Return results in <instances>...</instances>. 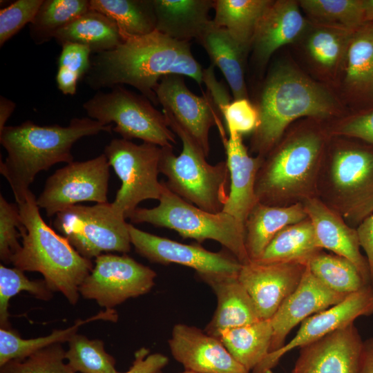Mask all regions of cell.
I'll return each mask as SVG.
<instances>
[{
  "label": "cell",
  "instance_id": "obj_37",
  "mask_svg": "<svg viewBox=\"0 0 373 373\" xmlns=\"http://www.w3.org/2000/svg\"><path fill=\"white\" fill-rule=\"evenodd\" d=\"M346 82L356 88L373 90V28L358 31L349 40Z\"/></svg>",
  "mask_w": 373,
  "mask_h": 373
},
{
  "label": "cell",
  "instance_id": "obj_22",
  "mask_svg": "<svg viewBox=\"0 0 373 373\" xmlns=\"http://www.w3.org/2000/svg\"><path fill=\"white\" fill-rule=\"evenodd\" d=\"M229 171V191L222 211L227 213L245 224L252 208L258 202L255 186L258 171L264 158L251 156L238 133L221 136Z\"/></svg>",
  "mask_w": 373,
  "mask_h": 373
},
{
  "label": "cell",
  "instance_id": "obj_50",
  "mask_svg": "<svg viewBox=\"0 0 373 373\" xmlns=\"http://www.w3.org/2000/svg\"><path fill=\"white\" fill-rule=\"evenodd\" d=\"M80 77L68 70L58 68L56 82L59 90L65 95H74Z\"/></svg>",
  "mask_w": 373,
  "mask_h": 373
},
{
  "label": "cell",
  "instance_id": "obj_44",
  "mask_svg": "<svg viewBox=\"0 0 373 373\" xmlns=\"http://www.w3.org/2000/svg\"><path fill=\"white\" fill-rule=\"evenodd\" d=\"M343 48L340 35L332 30H317L307 41V49L312 58L325 67L330 68L337 63Z\"/></svg>",
  "mask_w": 373,
  "mask_h": 373
},
{
  "label": "cell",
  "instance_id": "obj_36",
  "mask_svg": "<svg viewBox=\"0 0 373 373\" xmlns=\"http://www.w3.org/2000/svg\"><path fill=\"white\" fill-rule=\"evenodd\" d=\"M68 347L65 357L75 373L117 372L115 358L105 351L103 341L77 333L68 341Z\"/></svg>",
  "mask_w": 373,
  "mask_h": 373
},
{
  "label": "cell",
  "instance_id": "obj_31",
  "mask_svg": "<svg viewBox=\"0 0 373 373\" xmlns=\"http://www.w3.org/2000/svg\"><path fill=\"white\" fill-rule=\"evenodd\" d=\"M272 336L270 318L224 330L218 339L234 359L250 372L269 353Z\"/></svg>",
  "mask_w": 373,
  "mask_h": 373
},
{
  "label": "cell",
  "instance_id": "obj_48",
  "mask_svg": "<svg viewBox=\"0 0 373 373\" xmlns=\"http://www.w3.org/2000/svg\"><path fill=\"white\" fill-rule=\"evenodd\" d=\"M202 83L206 85L207 93L221 115L222 111L231 100L225 86L216 79L212 64L203 69Z\"/></svg>",
  "mask_w": 373,
  "mask_h": 373
},
{
  "label": "cell",
  "instance_id": "obj_25",
  "mask_svg": "<svg viewBox=\"0 0 373 373\" xmlns=\"http://www.w3.org/2000/svg\"><path fill=\"white\" fill-rule=\"evenodd\" d=\"M155 30L178 41H197L210 25L214 0H152Z\"/></svg>",
  "mask_w": 373,
  "mask_h": 373
},
{
  "label": "cell",
  "instance_id": "obj_7",
  "mask_svg": "<svg viewBox=\"0 0 373 373\" xmlns=\"http://www.w3.org/2000/svg\"><path fill=\"white\" fill-rule=\"evenodd\" d=\"M162 113L171 129L180 139L182 150L175 155L173 146L162 147L160 172L166 186L196 207L213 213L221 212L227 202L229 171L225 161L210 164L194 138L167 111Z\"/></svg>",
  "mask_w": 373,
  "mask_h": 373
},
{
  "label": "cell",
  "instance_id": "obj_11",
  "mask_svg": "<svg viewBox=\"0 0 373 373\" xmlns=\"http://www.w3.org/2000/svg\"><path fill=\"white\" fill-rule=\"evenodd\" d=\"M161 153L157 145L124 139H114L105 147L104 153L122 181L112 205L126 218L142 201L160 198L164 188L158 180Z\"/></svg>",
  "mask_w": 373,
  "mask_h": 373
},
{
  "label": "cell",
  "instance_id": "obj_2",
  "mask_svg": "<svg viewBox=\"0 0 373 373\" xmlns=\"http://www.w3.org/2000/svg\"><path fill=\"white\" fill-rule=\"evenodd\" d=\"M112 125H103L90 117L73 118L67 126H39L31 121L6 126L0 131V143L7 151L0 173L6 179L17 204L22 202L38 173L59 162H73V145L79 139L111 133Z\"/></svg>",
  "mask_w": 373,
  "mask_h": 373
},
{
  "label": "cell",
  "instance_id": "obj_24",
  "mask_svg": "<svg viewBox=\"0 0 373 373\" xmlns=\"http://www.w3.org/2000/svg\"><path fill=\"white\" fill-rule=\"evenodd\" d=\"M217 298V307L204 332L219 337L224 330L246 326L260 321L256 306L238 276H212L200 278Z\"/></svg>",
  "mask_w": 373,
  "mask_h": 373
},
{
  "label": "cell",
  "instance_id": "obj_10",
  "mask_svg": "<svg viewBox=\"0 0 373 373\" xmlns=\"http://www.w3.org/2000/svg\"><path fill=\"white\" fill-rule=\"evenodd\" d=\"M126 219L107 202L70 207L56 214L53 225L79 254L90 260L102 252L131 250Z\"/></svg>",
  "mask_w": 373,
  "mask_h": 373
},
{
  "label": "cell",
  "instance_id": "obj_33",
  "mask_svg": "<svg viewBox=\"0 0 373 373\" xmlns=\"http://www.w3.org/2000/svg\"><path fill=\"white\" fill-rule=\"evenodd\" d=\"M91 9L110 18L117 25L123 41L155 30L152 0H90Z\"/></svg>",
  "mask_w": 373,
  "mask_h": 373
},
{
  "label": "cell",
  "instance_id": "obj_30",
  "mask_svg": "<svg viewBox=\"0 0 373 373\" xmlns=\"http://www.w3.org/2000/svg\"><path fill=\"white\" fill-rule=\"evenodd\" d=\"M321 250L323 249L317 245L313 225L307 217L281 230L254 261L307 265L309 259Z\"/></svg>",
  "mask_w": 373,
  "mask_h": 373
},
{
  "label": "cell",
  "instance_id": "obj_52",
  "mask_svg": "<svg viewBox=\"0 0 373 373\" xmlns=\"http://www.w3.org/2000/svg\"><path fill=\"white\" fill-rule=\"evenodd\" d=\"M15 103L3 96L0 97V131L3 129L7 120L15 109Z\"/></svg>",
  "mask_w": 373,
  "mask_h": 373
},
{
  "label": "cell",
  "instance_id": "obj_53",
  "mask_svg": "<svg viewBox=\"0 0 373 373\" xmlns=\"http://www.w3.org/2000/svg\"><path fill=\"white\" fill-rule=\"evenodd\" d=\"M365 20L373 19V0L363 1Z\"/></svg>",
  "mask_w": 373,
  "mask_h": 373
},
{
  "label": "cell",
  "instance_id": "obj_51",
  "mask_svg": "<svg viewBox=\"0 0 373 373\" xmlns=\"http://www.w3.org/2000/svg\"><path fill=\"white\" fill-rule=\"evenodd\" d=\"M358 373H373V338L363 341Z\"/></svg>",
  "mask_w": 373,
  "mask_h": 373
},
{
  "label": "cell",
  "instance_id": "obj_20",
  "mask_svg": "<svg viewBox=\"0 0 373 373\" xmlns=\"http://www.w3.org/2000/svg\"><path fill=\"white\" fill-rule=\"evenodd\" d=\"M347 295L327 287L311 273L307 266L298 287L271 318L273 336L269 353L285 345L286 336L299 323L341 303Z\"/></svg>",
  "mask_w": 373,
  "mask_h": 373
},
{
  "label": "cell",
  "instance_id": "obj_18",
  "mask_svg": "<svg viewBox=\"0 0 373 373\" xmlns=\"http://www.w3.org/2000/svg\"><path fill=\"white\" fill-rule=\"evenodd\" d=\"M363 341L354 323L300 347L291 373H358Z\"/></svg>",
  "mask_w": 373,
  "mask_h": 373
},
{
  "label": "cell",
  "instance_id": "obj_13",
  "mask_svg": "<svg viewBox=\"0 0 373 373\" xmlns=\"http://www.w3.org/2000/svg\"><path fill=\"white\" fill-rule=\"evenodd\" d=\"M95 263L79 291L106 309L148 293L155 284L156 273L127 255L102 254Z\"/></svg>",
  "mask_w": 373,
  "mask_h": 373
},
{
  "label": "cell",
  "instance_id": "obj_26",
  "mask_svg": "<svg viewBox=\"0 0 373 373\" xmlns=\"http://www.w3.org/2000/svg\"><path fill=\"white\" fill-rule=\"evenodd\" d=\"M307 218L303 203L278 207L257 202L245 222V247L250 261L256 260L281 230Z\"/></svg>",
  "mask_w": 373,
  "mask_h": 373
},
{
  "label": "cell",
  "instance_id": "obj_46",
  "mask_svg": "<svg viewBox=\"0 0 373 373\" xmlns=\"http://www.w3.org/2000/svg\"><path fill=\"white\" fill-rule=\"evenodd\" d=\"M332 134L356 138L373 145V111L345 120L332 131Z\"/></svg>",
  "mask_w": 373,
  "mask_h": 373
},
{
  "label": "cell",
  "instance_id": "obj_5",
  "mask_svg": "<svg viewBox=\"0 0 373 373\" xmlns=\"http://www.w3.org/2000/svg\"><path fill=\"white\" fill-rule=\"evenodd\" d=\"M334 108L333 98L324 88L289 66H276L261 93L259 124L252 134L251 151L265 158L293 121L306 116L326 118Z\"/></svg>",
  "mask_w": 373,
  "mask_h": 373
},
{
  "label": "cell",
  "instance_id": "obj_32",
  "mask_svg": "<svg viewBox=\"0 0 373 373\" xmlns=\"http://www.w3.org/2000/svg\"><path fill=\"white\" fill-rule=\"evenodd\" d=\"M118 315L113 309H106L92 317L79 319L64 329L54 330L45 336L23 339L11 329H0V367L16 359H23L32 354L55 343L68 342L83 325L97 320L117 321Z\"/></svg>",
  "mask_w": 373,
  "mask_h": 373
},
{
  "label": "cell",
  "instance_id": "obj_27",
  "mask_svg": "<svg viewBox=\"0 0 373 373\" xmlns=\"http://www.w3.org/2000/svg\"><path fill=\"white\" fill-rule=\"evenodd\" d=\"M198 41L206 50L211 64L222 72L234 99L248 98L244 77L247 52L225 29L216 26L213 19Z\"/></svg>",
  "mask_w": 373,
  "mask_h": 373
},
{
  "label": "cell",
  "instance_id": "obj_21",
  "mask_svg": "<svg viewBox=\"0 0 373 373\" xmlns=\"http://www.w3.org/2000/svg\"><path fill=\"white\" fill-rule=\"evenodd\" d=\"M303 204L313 225L318 247L352 262L365 282L371 285L367 262L361 252L356 228L349 225L318 198L309 199Z\"/></svg>",
  "mask_w": 373,
  "mask_h": 373
},
{
  "label": "cell",
  "instance_id": "obj_16",
  "mask_svg": "<svg viewBox=\"0 0 373 373\" xmlns=\"http://www.w3.org/2000/svg\"><path fill=\"white\" fill-rule=\"evenodd\" d=\"M373 314V287L364 286L348 294L341 303L306 319L294 337L278 350L269 353L252 373H271V369L289 351L316 341L327 334L353 323L361 316Z\"/></svg>",
  "mask_w": 373,
  "mask_h": 373
},
{
  "label": "cell",
  "instance_id": "obj_15",
  "mask_svg": "<svg viewBox=\"0 0 373 373\" xmlns=\"http://www.w3.org/2000/svg\"><path fill=\"white\" fill-rule=\"evenodd\" d=\"M155 93L158 104L187 131L208 157L211 128L216 126L220 133L224 131L222 117L208 93L195 95L186 86L183 76L179 75L163 77Z\"/></svg>",
  "mask_w": 373,
  "mask_h": 373
},
{
  "label": "cell",
  "instance_id": "obj_12",
  "mask_svg": "<svg viewBox=\"0 0 373 373\" xmlns=\"http://www.w3.org/2000/svg\"><path fill=\"white\" fill-rule=\"evenodd\" d=\"M110 166L104 153L68 163L46 180L37 198L38 207L51 217L79 202H107Z\"/></svg>",
  "mask_w": 373,
  "mask_h": 373
},
{
  "label": "cell",
  "instance_id": "obj_34",
  "mask_svg": "<svg viewBox=\"0 0 373 373\" xmlns=\"http://www.w3.org/2000/svg\"><path fill=\"white\" fill-rule=\"evenodd\" d=\"M90 9L87 0H44L29 24L30 37L38 45L48 42Z\"/></svg>",
  "mask_w": 373,
  "mask_h": 373
},
{
  "label": "cell",
  "instance_id": "obj_49",
  "mask_svg": "<svg viewBox=\"0 0 373 373\" xmlns=\"http://www.w3.org/2000/svg\"><path fill=\"white\" fill-rule=\"evenodd\" d=\"M361 248L366 254L370 283L373 287V214L356 227Z\"/></svg>",
  "mask_w": 373,
  "mask_h": 373
},
{
  "label": "cell",
  "instance_id": "obj_41",
  "mask_svg": "<svg viewBox=\"0 0 373 373\" xmlns=\"http://www.w3.org/2000/svg\"><path fill=\"white\" fill-rule=\"evenodd\" d=\"M23 227L17 204L8 202L0 195V258L12 263V256L21 247L18 241Z\"/></svg>",
  "mask_w": 373,
  "mask_h": 373
},
{
  "label": "cell",
  "instance_id": "obj_19",
  "mask_svg": "<svg viewBox=\"0 0 373 373\" xmlns=\"http://www.w3.org/2000/svg\"><path fill=\"white\" fill-rule=\"evenodd\" d=\"M169 345L173 357L185 370L199 373H250L234 359L218 338L195 327L174 325Z\"/></svg>",
  "mask_w": 373,
  "mask_h": 373
},
{
  "label": "cell",
  "instance_id": "obj_47",
  "mask_svg": "<svg viewBox=\"0 0 373 373\" xmlns=\"http://www.w3.org/2000/svg\"><path fill=\"white\" fill-rule=\"evenodd\" d=\"M168 363L166 356L160 353L149 354L148 349L142 347L135 353V360L129 370L122 373H156Z\"/></svg>",
  "mask_w": 373,
  "mask_h": 373
},
{
  "label": "cell",
  "instance_id": "obj_39",
  "mask_svg": "<svg viewBox=\"0 0 373 373\" xmlns=\"http://www.w3.org/2000/svg\"><path fill=\"white\" fill-rule=\"evenodd\" d=\"M300 4L313 17L336 23L346 30L354 29L365 21L363 1L302 0Z\"/></svg>",
  "mask_w": 373,
  "mask_h": 373
},
{
  "label": "cell",
  "instance_id": "obj_35",
  "mask_svg": "<svg viewBox=\"0 0 373 373\" xmlns=\"http://www.w3.org/2000/svg\"><path fill=\"white\" fill-rule=\"evenodd\" d=\"M307 266L324 285L338 293L350 294L367 285L352 262L334 254L321 250L309 259Z\"/></svg>",
  "mask_w": 373,
  "mask_h": 373
},
{
  "label": "cell",
  "instance_id": "obj_45",
  "mask_svg": "<svg viewBox=\"0 0 373 373\" xmlns=\"http://www.w3.org/2000/svg\"><path fill=\"white\" fill-rule=\"evenodd\" d=\"M61 46L58 68L68 70L81 78L88 73L90 67V50L85 46L75 43H66Z\"/></svg>",
  "mask_w": 373,
  "mask_h": 373
},
{
  "label": "cell",
  "instance_id": "obj_9",
  "mask_svg": "<svg viewBox=\"0 0 373 373\" xmlns=\"http://www.w3.org/2000/svg\"><path fill=\"white\" fill-rule=\"evenodd\" d=\"M88 116L103 125L114 122V132L122 139L142 140L160 147L173 146L176 135L171 129L165 115L144 96L116 86L108 93L98 91L84 102Z\"/></svg>",
  "mask_w": 373,
  "mask_h": 373
},
{
  "label": "cell",
  "instance_id": "obj_55",
  "mask_svg": "<svg viewBox=\"0 0 373 373\" xmlns=\"http://www.w3.org/2000/svg\"><path fill=\"white\" fill-rule=\"evenodd\" d=\"M156 373H162V372L161 371H159V372H156Z\"/></svg>",
  "mask_w": 373,
  "mask_h": 373
},
{
  "label": "cell",
  "instance_id": "obj_3",
  "mask_svg": "<svg viewBox=\"0 0 373 373\" xmlns=\"http://www.w3.org/2000/svg\"><path fill=\"white\" fill-rule=\"evenodd\" d=\"M17 204L23 227L20 230L21 247L12 256V263L23 271L41 273L52 291L61 293L75 305L79 287L94 267L91 260L44 222L30 190Z\"/></svg>",
  "mask_w": 373,
  "mask_h": 373
},
{
  "label": "cell",
  "instance_id": "obj_8",
  "mask_svg": "<svg viewBox=\"0 0 373 373\" xmlns=\"http://www.w3.org/2000/svg\"><path fill=\"white\" fill-rule=\"evenodd\" d=\"M159 204L137 208L128 217L133 223H149L170 229L184 238L199 243L213 240L221 244L242 264L250 261L245 247V224L233 216L221 211H204L184 200L165 184Z\"/></svg>",
  "mask_w": 373,
  "mask_h": 373
},
{
  "label": "cell",
  "instance_id": "obj_54",
  "mask_svg": "<svg viewBox=\"0 0 373 373\" xmlns=\"http://www.w3.org/2000/svg\"><path fill=\"white\" fill-rule=\"evenodd\" d=\"M180 373H199V372H192V371H188V370H185L183 371V372H181Z\"/></svg>",
  "mask_w": 373,
  "mask_h": 373
},
{
  "label": "cell",
  "instance_id": "obj_28",
  "mask_svg": "<svg viewBox=\"0 0 373 373\" xmlns=\"http://www.w3.org/2000/svg\"><path fill=\"white\" fill-rule=\"evenodd\" d=\"M55 39L61 46L66 43L85 46L97 54L113 50L123 41L115 22L91 8L59 30Z\"/></svg>",
  "mask_w": 373,
  "mask_h": 373
},
{
  "label": "cell",
  "instance_id": "obj_4",
  "mask_svg": "<svg viewBox=\"0 0 373 373\" xmlns=\"http://www.w3.org/2000/svg\"><path fill=\"white\" fill-rule=\"evenodd\" d=\"M325 142L323 133L315 128L299 129L280 140L258 171L257 202L286 207L317 198Z\"/></svg>",
  "mask_w": 373,
  "mask_h": 373
},
{
  "label": "cell",
  "instance_id": "obj_17",
  "mask_svg": "<svg viewBox=\"0 0 373 373\" xmlns=\"http://www.w3.org/2000/svg\"><path fill=\"white\" fill-rule=\"evenodd\" d=\"M307 265L300 262L242 264L238 278L261 320L270 319L299 285Z\"/></svg>",
  "mask_w": 373,
  "mask_h": 373
},
{
  "label": "cell",
  "instance_id": "obj_43",
  "mask_svg": "<svg viewBox=\"0 0 373 373\" xmlns=\"http://www.w3.org/2000/svg\"><path fill=\"white\" fill-rule=\"evenodd\" d=\"M221 116L229 134L253 133L259 124L258 108L248 98L233 99L222 111Z\"/></svg>",
  "mask_w": 373,
  "mask_h": 373
},
{
  "label": "cell",
  "instance_id": "obj_42",
  "mask_svg": "<svg viewBox=\"0 0 373 373\" xmlns=\"http://www.w3.org/2000/svg\"><path fill=\"white\" fill-rule=\"evenodd\" d=\"M44 0H17L0 10V46L30 23Z\"/></svg>",
  "mask_w": 373,
  "mask_h": 373
},
{
  "label": "cell",
  "instance_id": "obj_38",
  "mask_svg": "<svg viewBox=\"0 0 373 373\" xmlns=\"http://www.w3.org/2000/svg\"><path fill=\"white\" fill-rule=\"evenodd\" d=\"M28 291L37 298L48 300L52 291L44 280H29L23 271L16 267L0 265V325L1 328L11 329L9 323V301L21 291Z\"/></svg>",
  "mask_w": 373,
  "mask_h": 373
},
{
  "label": "cell",
  "instance_id": "obj_1",
  "mask_svg": "<svg viewBox=\"0 0 373 373\" xmlns=\"http://www.w3.org/2000/svg\"><path fill=\"white\" fill-rule=\"evenodd\" d=\"M86 74V82L94 89L128 84L156 105L155 90L163 77L186 76L201 85L203 68L193 55L189 42L155 30L127 37L114 49L97 53Z\"/></svg>",
  "mask_w": 373,
  "mask_h": 373
},
{
  "label": "cell",
  "instance_id": "obj_14",
  "mask_svg": "<svg viewBox=\"0 0 373 373\" xmlns=\"http://www.w3.org/2000/svg\"><path fill=\"white\" fill-rule=\"evenodd\" d=\"M131 245L152 262L178 264L193 269L200 278L238 276L242 263L229 251L213 252L198 245H186L142 231L128 223Z\"/></svg>",
  "mask_w": 373,
  "mask_h": 373
},
{
  "label": "cell",
  "instance_id": "obj_40",
  "mask_svg": "<svg viewBox=\"0 0 373 373\" xmlns=\"http://www.w3.org/2000/svg\"><path fill=\"white\" fill-rule=\"evenodd\" d=\"M65 354L61 343H55L23 359L6 363L1 367L0 373H75L64 362Z\"/></svg>",
  "mask_w": 373,
  "mask_h": 373
},
{
  "label": "cell",
  "instance_id": "obj_29",
  "mask_svg": "<svg viewBox=\"0 0 373 373\" xmlns=\"http://www.w3.org/2000/svg\"><path fill=\"white\" fill-rule=\"evenodd\" d=\"M270 0H214L213 23L225 29L248 52Z\"/></svg>",
  "mask_w": 373,
  "mask_h": 373
},
{
  "label": "cell",
  "instance_id": "obj_23",
  "mask_svg": "<svg viewBox=\"0 0 373 373\" xmlns=\"http://www.w3.org/2000/svg\"><path fill=\"white\" fill-rule=\"evenodd\" d=\"M306 27L296 1H273L260 19L252 41L258 64L265 65L276 50L298 39Z\"/></svg>",
  "mask_w": 373,
  "mask_h": 373
},
{
  "label": "cell",
  "instance_id": "obj_6",
  "mask_svg": "<svg viewBox=\"0 0 373 373\" xmlns=\"http://www.w3.org/2000/svg\"><path fill=\"white\" fill-rule=\"evenodd\" d=\"M317 198L356 228L373 214V150L337 143L325 151Z\"/></svg>",
  "mask_w": 373,
  "mask_h": 373
}]
</instances>
